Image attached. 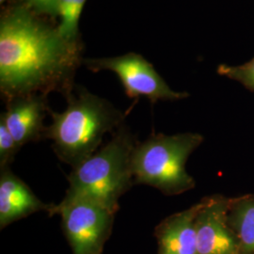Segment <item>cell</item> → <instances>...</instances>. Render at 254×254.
Instances as JSON below:
<instances>
[{"instance_id": "obj_1", "label": "cell", "mask_w": 254, "mask_h": 254, "mask_svg": "<svg viewBox=\"0 0 254 254\" xmlns=\"http://www.w3.org/2000/svg\"><path fill=\"white\" fill-rule=\"evenodd\" d=\"M77 41L38 18L27 6H17L0 20V90L8 101L29 95L73 91L79 64Z\"/></svg>"}, {"instance_id": "obj_2", "label": "cell", "mask_w": 254, "mask_h": 254, "mask_svg": "<svg viewBox=\"0 0 254 254\" xmlns=\"http://www.w3.org/2000/svg\"><path fill=\"white\" fill-rule=\"evenodd\" d=\"M67 100L64 111H51L46 138L52 140L60 160L73 169L98 151L104 136L124 126L125 116L109 101L86 90L72 92Z\"/></svg>"}, {"instance_id": "obj_3", "label": "cell", "mask_w": 254, "mask_h": 254, "mask_svg": "<svg viewBox=\"0 0 254 254\" xmlns=\"http://www.w3.org/2000/svg\"><path fill=\"white\" fill-rule=\"evenodd\" d=\"M137 142L122 126L106 145L72 169L65 195L95 201L117 213L120 199L135 184L132 155Z\"/></svg>"}, {"instance_id": "obj_4", "label": "cell", "mask_w": 254, "mask_h": 254, "mask_svg": "<svg viewBox=\"0 0 254 254\" xmlns=\"http://www.w3.org/2000/svg\"><path fill=\"white\" fill-rule=\"evenodd\" d=\"M202 141L203 136L198 133H182L155 134L137 142L132 155L135 184L153 187L167 196L193 190L195 180L186 165Z\"/></svg>"}, {"instance_id": "obj_5", "label": "cell", "mask_w": 254, "mask_h": 254, "mask_svg": "<svg viewBox=\"0 0 254 254\" xmlns=\"http://www.w3.org/2000/svg\"><path fill=\"white\" fill-rule=\"evenodd\" d=\"M54 215L61 216L72 254H103L116 213L95 201L65 195L60 203L53 204L49 216Z\"/></svg>"}, {"instance_id": "obj_6", "label": "cell", "mask_w": 254, "mask_h": 254, "mask_svg": "<svg viewBox=\"0 0 254 254\" xmlns=\"http://www.w3.org/2000/svg\"><path fill=\"white\" fill-rule=\"evenodd\" d=\"M88 67L93 71L109 70L118 75L127 95L130 98L144 96L152 102L180 100L187 98V92L173 91L154 66L135 53L114 58L89 60Z\"/></svg>"}, {"instance_id": "obj_7", "label": "cell", "mask_w": 254, "mask_h": 254, "mask_svg": "<svg viewBox=\"0 0 254 254\" xmlns=\"http://www.w3.org/2000/svg\"><path fill=\"white\" fill-rule=\"evenodd\" d=\"M201 200L196 218V254H241L238 239L228 222L230 199L216 195Z\"/></svg>"}, {"instance_id": "obj_8", "label": "cell", "mask_w": 254, "mask_h": 254, "mask_svg": "<svg viewBox=\"0 0 254 254\" xmlns=\"http://www.w3.org/2000/svg\"><path fill=\"white\" fill-rule=\"evenodd\" d=\"M46 95L35 94L9 101L7 111L1 118L19 145L46 138L44 126L47 105Z\"/></svg>"}, {"instance_id": "obj_9", "label": "cell", "mask_w": 254, "mask_h": 254, "mask_svg": "<svg viewBox=\"0 0 254 254\" xmlns=\"http://www.w3.org/2000/svg\"><path fill=\"white\" fill-rule=\"evenodd\" d=\"M54 203L40 200L31 189L10 168L1 170L0 175V229L38 212L50 214Z\"/></svg>"}, {"instance_id": "obj_10", "label": "cell", "mask_w": 254, "mask_h": 254, "mask_svg": "<svg viewBox=\"0 0 254 254\" xmlns=\"http://www.w3.org/2000/svg\"><path fill=\"white\" fill-rule=\"evenodd\" d=\"M201 205L202 200L164 218L155 227L158 254H196V218Z\"/></svg>"}, {"instance_id": "obj_11", "label": "cell", "mask_w": 254, "mask_h": 254, "mask_svg": "<svg viewBox=\"0 0 254 254\" xmlns=\"http://www.w3.org/2000/svg\"><path fill=\"white\" fill-rule=\"evenodd\" d=\"M228 222L238 239L241 254H254V195L230 199Z\"/></svg>"}, {"instance_id": "obj_12", "label": "cell", "mask_w": 254, "mask_h": 254, "mask_svg": "<svg viewBox=\"0 0 254 254\" xmlns=\"http://www.w3.org/2000/svg\"><path fill=\"white\" fill-rule=\"evenodd\" d=\"M87 0H59L58 15L61 17L59 30L70 41H77L78 24Z\"/></svg>"}, {"instance_id": "obj_13", "label": "cell", "mask_w": 254, "mask_h": 254, "mask_svg": "<svg viewBox=\"0 0 254 254\" xmlns=\"http://www.w3.org/2000/svg\"><path fill=\"white\" fill-rule=\"evenodd\" d=\"M20 149L21 146L10 134L4 122L0 120V170L9 168Z\"/></svg>"}, {"instance_id": "obj_14", "label": "cell", "mask_w": 254, "mask_h": 254, "mask_svg": "<svg viewBox=\"0 0 254 254\" xmlns=\"http://www.w3.org/2000/svg\"><path fill=\"white\" fill-rule=\"evenodd\" d=\"M218 73L254 91V58L251 62L238 66L221 65L218 68Z\"/></svg>"}, {"instance_id": "obj_15", "label": "cell", "mask_w": 254, "mask_h": 254, "mask_svg": "<svg viewBox=\"0 0 254 254\" xmlns=\"http://www.w3.org/2000/svg\"><path fill=\"white\" fill-rule=\"evenodd\" d=\"M28 8L49 15H58L59 0H22Z\"/></svg>"}, {"instance_id": "obj_16", "label": "cell", "mask_w": 254, "mask_h": 254, "mask_svg": "<svg viewBox=\"0 0 254 254\" xmlns=\"http://www.w3.org/2000/svg\"><path fill=\"white\" fill-rule=\"evenodd\" d=\"M6 1H7V0H0V3H1V4H3V3H4V2H6Z\"/></svg>"}]
</instances>
